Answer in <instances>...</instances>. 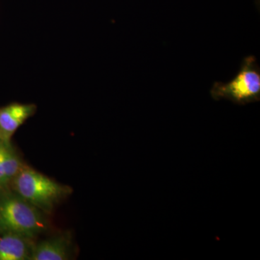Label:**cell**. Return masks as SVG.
<instances>
[{
  "instance_id": "cell-1",
  "label": "cell",
  "mask_w": 260,
  "mask_h": 260,
  "mask_svg": "<svg viewBox=\"0 0 260 260\" xmlns=\"http://www.w3.org/2000/svg\"><path fill=\"white\" fill-rule=\"evenodd\" d=\"M13 180L15 190L20 198L47 213H50L59 200L71 192L70 187L23 166Z\"/></svg>"
},
{
  "instance_id": "cell-2",
  "label": "cell",
  "mask_w": 260,
  "mask_h": 260,
  "mask_svg": "<svg viewBox=\"0 0 260 260\" xmlns=\"http://www.w3.org/2000/svg\"><path fill=\"white\" fill-rule=\"evenodd\" d=\"M210 94L214 100L226 99L239 105L259 102L260 70L256 58H245L236 76L226 83L215 82Z\"/></svg>"
},
{
  "instance_id": "cell-3",
  "label": "cell",
  "mask_w": 260,
  "mask_h": 260,
  "mask_svg": "<svg viewBox=\"0 0 260 260\" xmlns=\"http://www.w3.org/2000/svg\"><path fill=\"white\" fill-rule=\"evenodd\" d=\"M0 227L6 232L28 238L46 229L41 210L18 196L4 197L0 200Z\"/></svg>"
},
{
  "instance_id": "cell-4",
  "label": "cell",
  "mask_w": 260,
  "mask_h": 260,
  "mask_svg": "<svg viewBox=\"0 0 260 260\" xmlns=\"http://www.w3.org/2000/svg\"><path fill=\"white\" fill-rule=\"evenodd\" d=\"M37 109L35 104L20 103H13L0 108V141L10 143L12 136L34 115Z\"/></svg>"
},
{
  "instance_id": "cell-5",
  "label": "cell",
  "mask_w": 260,
  "mask_h": 260,
  "mask_svg": "<svg viewBox=\"0 0 260 260\" xmlns=\"http://www.w3.org/2000/svg\"><path fill=\"white\" fill-rule=\"evenodd\" d=\"M70 249V243L64 237L46 239L32 246L29 260L69 259Z\"/></svg>"
},
{
  "instance_id": "cell-6",
  "label": "cell",
  "mask_w": 260,
  "mask_h": 260,
  "mask_svg": "<svg viewBox=\"0 0 260 260\" xmlns=\"http://www.w3.org/2000/svg\"><path fill=\"white\" fill-rule=\"evenodd\" d=\"M29 239L9 232L0 237V260H29L32 248Z\"/></svg>"
},
{
  "instance_id": "cell-7",
  "label": "cell",
  "mask_w": 260,
  "mask_h": 260,
  "mask_svg": "<svg viewBox=\"0 0 260 260\" xmlns=\"http://www.w3.org/2000/svg\"><path fill=\"white\" fill-rule=\"evenodd\" d=\"M4 142L0 141V189L8 185V181L6 178V169L4 160Z\"/></svg>"
}]
</instances>
